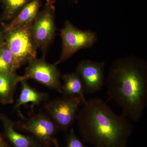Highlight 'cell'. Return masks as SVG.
I'll return each instance as SVG.
<instances>
[{
	"label": "cell",
	"instance_id": "obj_9",
	"mask_svg": "<svg viewBox=\"0 0 147 147\" xmlns=\"http://www.w3.org/2000/svg\"><path fill=\"white\" fill-rule=\"evenodd\" d=\"M105 63L84 60L79 63L76 72L82 80L85 92L92 94L100 90L105 85Z\"/></svg>",
	"mask_w": 147,
	"mask_h": 147
},
{
	"label": "cell",
	"instance_id": "obj_19",
	"mask_svg": "<svg viewBox=\"0 0 147 147\" xmlns=\"http://www.w3.org/2000/svg\"><path fill=\"white\" fill-rule=\"evenodd\" d=\"M0 147H9L2 135L0 134Z\"/></svg>",
	"mask_w": 147,
	"mask_h": 147
},
{
	"label": "cell",
	"instance_id": "obj_4",
	"mask_svg": "<svg viewBox=\"0 0 147 147\" xmlns=\"http://www.w3.org/2000/svg\"><path fill=\"white\" fill-rule=\"evenodd\" d=\"M60 36L62 46L59 59L55 63L57 65L67 60L79 50L92 47L98 40L95 32L90 30H80L68 20L61 29Z\"/></svg>",
	"mask_w": 147,
	"mask_h": 147
},
{
	"label": "cell",
	"instance_id": "obj_2",
	"mask_svg": "<svg viewBox=\"0 0 147 147\" xmlns=\"http://www.w3.org/2000/svg\"><path fill=\"white\" fill-rule=\"evenodd\" d=\"M84 142L95 147H127L133 127L122 115L115 114L99 98L87 101L76 117Z\"/></svg>",
	"mask_w": 147,
	"mask_h": 147
},
{
	"label": "cell",
	"instance_id": "obj_12",
	"mask_svg": "<svg viewBox=\"0 0 147 147\" xmlns=\"http://www.w3.org/2000/svg\"><path fill=\"white\" fill-rule=\"evenodd\" d=\"M27 81L24 79L20 82L21 85V93L13 108L22 119L24 117L20 110L21 106L31 102V108L33 110L35 105H39L47 100L48 96L46 93L38 91L32 88Z\"/></svg>",
	"mask_w": 147,
	"mask_h": 147
},
{
	"label": "cell",
	"instance_id": "obj_7",
	"mask_svg": "<svg viewBox=\"0 0 147 147\" xmlns=\"http://www.w3.org/2000/svg\"><path fill=\"white\" fill-rule=\"evenodd\" d=\"M18 128L30 133L42 146L50 147L55 135L60 129L47 114L40 113L29 118L24 117L16 125Z\"/></svg>",
	"mask_w": 147,
	"mask_h": 147
},
{
	"label": "cell",
	"instance_id": "obj_3",
	"mask_svg": "<svg viewBox=\"0 0 147 147\" xmlns=\"http://www.w3.org/2000/svg\"><path fill=\"white\" fill-rule=\"evenodd\" d=\"M44 7L39 11L31 27L32 37L37 49L41 50L42 57L46 56L49 47L53 42L56 34V2L45 0Z\"/></svg>",
	"mask_w": 147,
	"mask_h": 147
},
{
	"label": "cell",
	"instance_id": "obj_1",
	"mask_svg": "<svg viewBox=\"0 0 147 147\" xmlns=\"http://www.w3.org/2000/svg\"><path fill=\"white\" fill-rule=\"evenodd\" d=\"M109 99L120 107L124 117L137 122L147 105V63L134 56L117 59L106 80Z\"/></svg>",
	"mask_w": 147,
	"mask_h": 147
},
{
	"label": "cell",
	"instance_id": "obj_17",
	"mask_svg": "<svg viewBox=\"0 0 147 147\" xmlns=\"http://www.w3.org/2000/svg\"><path fill=\"white\" fill-rule=\"evenodd\" d=\"M67 147H88L77 137L73 129H71L66 138Z\"/></svg>",
	"mask_w": 147,
	"mask_h": 147
},
{
	"label": "cell",
	"instance_id": "obj_16",
	"mask_svg": "<svg viewBox=\"0 0 147 147\" xmlns=\"http://www.w3.org/2000/svg\"><path fill=\"white\" fill-rule=\"evenodd\" d=\"M20 67L13 54L5 43L0 48V73H15Z\"/></svg>",
	"mask_w": 147,
	"mask_h": 147
},
{
	"label": "cell",
	"instance_id": "obj_18",
	"mask_svg": "<svg viewBox=\"0 0 147 147\" xmlns=\"http://www.w3.org/2000/svg\"><path fill=\"white\" fill-rule=\"evenodd\" d=\"M3 22L0 18V48L5 44L4 37V33L3 29Z\"/></svg>",
	"mask_w": 147,
	"mask_h": 147
},
{
	"label": "cell",
	"instance_id": "obj_6",
	"mask_svg": "<svg viewBox=\"0 0 147 147\" xmlns=\"http://www.w3.org/2000/svg\"><path fill=\"white\" fill-rule=\"evenodd\" d=\"M82 101L78 96L66 95L45 103L47 114L61 130L66 131L76 119Z\"/></svg>",
	"mask_w": 147,
	"mask_h": 147
},
{
	"label": "cell",
	"instance_id": "obj_20",
	"mask_svg": "<svg viewBox=\"0 0 147 147\" xmlns=\"http://www.w3.org/2000/svg\"><path fill=\"white\" fill-rule=\"evenodd\" d=\"M53 144L55 145V147H60L58 140L56 139H55L54 140V142H53Z\"/></svg>",
	"mask_w": 147,
	"mask_h": 147
},
{
	"label": "cell",
	"instance_id": "obj_8",
	"mask_svg": "<svg viewBox=\"0 0 147 147\" xmlns=\"http://www.w3.org/2000/svg\"><path fill=\"white\" fill-rule=\"evenodd\" d=\"M55 63L47 62L45 57L30 61L23 76L24 80L32 79L62 94L61 74Z\"/></svg>",
	"mask_w": 147,
	"mask_h": 147
},
{
	"label": "cell",
	"instance_id": "obj_21",
	"mask_svg": "<svg viewBox=\"0 0 147 147\" xmlns=\"http://www.w3.org/2000/svg\"><path fill=\"white\" fill-rule=\"evenodd\" d=\"M52 1H54L56 2V1H57V0H52ZM70 1H73L75 3H77L78 2V1H77V0H70Z\"/></svg>",
	"mask_w": 147,
	"mask_h": 147
},
{
	"label": "cell",
	"instance_id": "obj_11",
	"mask_svg": "<svg viewBox=\"0 0 147 147\" xmlns=\"http://www.w3.org/2000/svg\"><path fill=\"white\" fill-rule=\"evenodd\" d=\"M42 5L41 0H32L22 9L7 24H3L4 32L31 24L36 18Z\"/></svg>",
	"mask_w": 147,
	"mask_h": 147
},
{
	"label": "cell",
	"instance_id": "obj_5",
	"mask_svg": "<svg viewBox=\"0 0 147 147\" xmlns=\"http://www.w3.org/2000/svg\"><path fill=\"white\" fill-rule=\"evenodd\" d=\"M32 24L4 32L5 43L20 67L36 57L38 49L32 36Z\"/></svg>",
	"mask_w": 147,
	"mask_h": 147
},
{
	"label": "cell",
	"instance_id": "obj_14",
	"mask_svg": "<svg viewBox=\"0 0 147 147\" xmlns=\"http://www.w3.org/2000/svg\"><path fill=\"white\" fill-rule=\"evenodd\" d=\"M63 84L62 85V94L66 95L79 96L83 105L87 103L85 91L82 80L76 72L65 74L62 76Z\"/></svg>",
	"mask_w": 147,
	"mask_h": 147
},
{
	"label": "cell",
	"instance_id": "obj_10",
	"mask_svg": "<svg viewBox=\"0 0 147 147\" xmlns=\"http://www.w3.org/2000/svg\"><path fill=\"white\" fill-rule=\"evenodd\" d=\"M5 137L11 147H41L42 145L33 137L24 135L14 129L16 123L3 113L0 114Z\"/></svg>",
	"mask_w": 147,
	"mask_h": 147
},
{
	"label": "cell",
	"instance_id": "obj_13",
	"mask_svg": "<svg viewBox=\"0 0 147 147\" xmlns=\"http://www.w3.org/2000/svg\"><path fill=\"white\" fill-rule=\"evenodd\" d=\"M23 80V76H19L16 73H0V102L4 105L13 103L16 86Z\"/></svg>",
	"mask_w": 147,
	"mask_h": 147
},
{
	"label": "cell",
	"instance_id": "obj_15",
	"mask_svg": "<svg viewBox=\"0 0 147 147\" xmlns=\"http://www.w3.org/2000/svg\"><path fill=\"white\" fill-rule=\"evenodd\" d=\"M32 0H0L2 13L0 15L2 21L11 20Z\"/></svg>",
	"mask_w": 147,
	"mask_h": 147
}]
</instances>
